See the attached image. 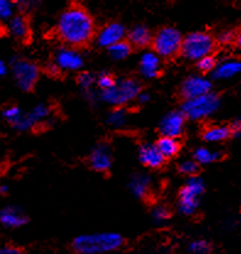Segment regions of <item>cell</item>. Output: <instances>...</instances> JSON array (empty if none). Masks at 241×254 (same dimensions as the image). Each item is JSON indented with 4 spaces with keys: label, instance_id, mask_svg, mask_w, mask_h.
Instances as JSON below:
<instances>
[{
    "label": "cell",
    "instance_id": "cell-1",
    "mask_svg": "<svg viewBox=\"0 0 241 254\" xmlns=\"http://www.w3.org/2000/svg\"><path fill=\"white\" fill-rule=\"evenodd\" d=\"M95 21L86 9L71 6L63 11L56 23V35L66 46L87 45L95 36Z\"/></svg>",
    "mask_w": 241,
    "mask_h": 254
},
{
    "label": "cell",
    "instance_id": "cell-2",
    "mask_svg": "<svg viewBox=\"0 0 241 254\" xmlns=\"http://www.w3.org/2000/svg\"><path fill=\"white\" fill-rule=\"evenodd\" d=\"M123 243V236L118 232L85 233L72 241V250L77 254H104L119 250Z\"/></svg>",
    "mask_w": 241,
    "mask_h": 254
},
{
    "label": "cell",
    "instance_id": "cell-3",
    "mask_svg": "<svg viewBox=\"0 0 241 254\" xmlns=\"http://www.w3.org/2000/svg\"><path fill=\"white\" fill-rule=\"evenodd\" d=\"M140 92H141V89L136 80L121 79L116 81L115 85L109 90L100 91L99 98L102 102L107 105L123 107L128 103H131L132 101L137 100Z\"/></svg>",
    "mask_w": 241,
    "mask_h": 254
},
{
    "label": "cell",
    "instance_id": "cell-4",
    "mask_svg": "<svg viewBox=\"0 0 241 254\" xmlns=\"http://www.w3.org/2000/svg\"><path fill=\"white\" fill-rule=\"evenodd\" d=\"M216 48V41L209 33L203 31H195L184 38L181 54L186 59L197 62L207 56H212Z\"/></svg>",
    "mask_w": 241,
    "mask_h": 254
},
{
    "label": "cell",
    "instance_id": "cell-5",
    "mask_svg": "<svg viewBox=\"0 0 241 254\" xmlns=\"http://www.w3.org/2000/svg\"><path fill=\"white\" fill-rule=\"evenodd\" d=\"M220 107V98L214 92L206 93L199 97L189 98L183 103L181 111L190 121H202L213 116Z\"/></svg>",
    "mask_w": 241,
    "mask_h": 254
},
{
    "label": "cell",
    "instance_id": "cell-6",
    "mask_svg": "<svg viewBox=\"0 0 241 254\" xmlns=\"http://www.w3.org/2000/svg\"><path fill=\"white\" fill-rule=\"evenodd\" d=\"M204 191V182L197 176L189 177L185 185L179 191L178 209L185 216H191L197 211L199 198Z\"/></svg>",
    "mask_w": 241,
    "mask_h": 254
},
{
    "label": "cell",
    "instance_id": "cell-7",
    "mask_svg": "<svg viewBox=\"0 0 241 254\" xmlns=\"http://www.w3.org/2000/svg\"><path fill=\"white\" fill-rule=\"evenodd\" d=\"M184 38L175 27H163L153 36V51L160 58H172L181 53Z\"/></svg>",
    "mask_w": 241,
    "mask_h": 254
},
{
    "label": "cell",
    "instance_id": "cell-8",
    "mask_svg": "<svg viewBox=\"0 0 241 254\" xmlns=\"http://www.w3.org/2000/svg\"><path fill=\"white\" fill-rule=\"evenodd\" d=\"M10 70L17 87L22 91H31L37 84L40 69L35 62L22 57H15L10 64Z\"/></svg>",
    "mask_w": 241,
    "mask_h": 254
},
{
    "label": "cell",
    "instance_id": "cell-9",
    "mask_svg": "<svg viewBox=\"0 0 241 254\" xmlns=\"http://www.w3.org/2000/svg\"><path fill=\"white\" fill-rule=\"evenodd\" d=\"M85 64L84 56L76 47L63 46L56 49L54 61L50 66V72L56 71H79Z\"/></svg>",
    "mask_w": 241,
    "mask_h": 254
},
{
    "label": "cell",
    "instance_id": "cell-10",
    "mask_svg": "<svg viewBox=\"0 0 241 254\" xmlns=\"http://www.w3.org/2000/svg\"><path fill=\"white\" fill-rule=\"evenodd\" d=\"M212 92V81L203 75H191L181 85V95L185 100L199 97Z\"/></svg>",
    "mask_w": 241,
    "mask_h": 254
},
{
    "label": "cell",
    "instance_id": "cell-11",
    "mask_svg": "<svg viewBox=\"0 0 241 254\" xmlns=\"http://www.w3.org/2000/svg\"><path fill=\"white\" fill-rule=\"evenodd\" d=\"M186 116L183 111H170L162 118L159 124V131L164 136L179 138L185 128Z\"/></svg>",
    "mask_w": 241,
    "mask_h": 254
},
{
    "label": "cell",
    "instance_id": "cell-12",
    "mask_svg": "<svg viewBox=\"0 0 241 254\" xmlns=\"http://www.w3.org/2000/svg\"><path fill=\"white\" fill-rule=\"evenodd\" d=\"M50 113V110L47 105L40 103L35 106L30 112L23 113L20 121L14 126V128L19 131H26L30 129L35 128L38 124H42L44 121H47Z\"/></svg>",
    "mask_w": 241,
    "mask_h": 254
},
{
    "label": "cell",
    "instance_id": "cell-13",
    "mask_svg": "<svg viewBox=\"0 0 241 254\" xmlns=\"http://www.w3.org/2000/svg\"><path fill=\"white\" fill-rule=\"evenodd\" d=\"M125 36L126 30L121 23L110 22L98 31L97 35H96V40H97L98 46L109 48L115 43L124 41Z\"/></svg>",
    "mask_w": 241,
    "mask_h": 254
},
{
    "label": "cell",
    "instance_id": "cell-14",
    "mask_svg": "<svg viewBox=\"0 0 241 254\" xmlns=\"http://www.w3.org/2000/svg\"><path fill=\"white\" fill-rule=\"evenodd\" d=\"M88 162L92 170L97 172H105L109 170L113 163V156H111L109 146L105 144H99L93 147L88 157Z\"/></svg>",
    "mask_w": 241,
    "mask_h": 254
},
{
    "label": "cell",
    "instance_id": "cell-15",
    "mask_svg": "<svg viewBox=\"0 0 241 254\" xmlns=\"http://www.w3.org/2000/svg\"><path fill=\"white\" fill-rule=\"evenodd\" d=\"M139 160L148 168H159L164 163L165 157L158 149L157 144L145 142L139 147Z\"/></svg>",
    "mask_w": 241,
    "mask_h": 254
},
{
    "label": "cell",
    "instance_id": "cell-16",
    "mask_svg": "<svg viewBox=\"0 0 241 254\" xmlns=\"http://www.w3.org/2000/svg\"><path fill=\"white\" fill-rule=\"evenodd\" d=\"M160 66H162L160 57L154 51L145 52L141 58H140V72L146 79H153V77L158 76L160 71Z\"/></svg>",
    "mask_w": 241,
    "mask_h": 254
},
{
    "label": "cell",
    "instance_id": "cell-17",
    "mask_svg": "<svg viewBox=\"0 0 241 254\" xmlns=\"http://www.w3.org/2000/svg\"><path fill=\"white\" fill-rule=\"evenodd\" d=\"M241 74V61L235 58H227L217 63L212 76L216 80H229Z\"/></svg>",
    "mask_w": 241,
    "mask_h": 254
},
{
    "label": "cell",
    "instance_id": "cell-18",
    "mask_svg": "<svg viewBox=\"0 0 241 254\" xmlns=\"http://www.w3.org/2000/svg\"><path fill=\"white\" fill-rule=\"evenodd\" d=\"M0 224L6 229H19L27 224V216L16 206H5L0 211Z\"/></svg>",
    "mask_w": 241,
    "mask_h": 254
},
{
    "label": "cell",
    "instance_id": "cell-19",
    "mask_svg": "<svg viewBox=\"0 0 241 254\" xmlns=\"http://www.w3.org/2000/svg\"><path fill=\"white\" fill-rule=\"evenodd\" d=\"M6 31L15 40L26 41L30 36L28 20L23 15H15L6 22Z\"/></svg>",
    "mask_w": 241,
    "mask_h": 254
},
{
    "label": "cell",
    "instance_id": "cell-20",
    "mask_svg": "<svg viewBox=\"0 0 241 254\" xmlns=\"http://www.w3.org/2000/svg\"><path fill=\"white\" fill-rule=\"evenodd\" d=\"M132 195L139 199H145L151 193L152 188V178L146 173H136L131 177L129 182Z\"/></svg>",
    "mask_w": 241,
    "mask_h": 254
},
{
    "label": "cell",
    "instance_id": "cell-21",
    "mask_svg": "<svg viewBox=\"0 0 241 254\" xmlns=\"http://www.w3.org/2000/svg\"><path fill=\"white\" fill-rule=\"evenodd\" d=\"M129 42L131 46L144 48V47L149 46L153 41V37L151 35V31L144 25H137L132 27L128 32Z\"/></svg>",
    "mask_w": 241,
    "mask_h": 254
},
{
    "label": "cell",
    "instance_id": "cell-22",
    "mask_svg": "<svg viewBox=\"0 0 241 254\" xmlns=\"http://www.w3.org/2000/svg\"><path fill=\"white\" fill-rule=\"evenodd\" d=\"M232 136V129L228 126H211L204 129L202 138L208 144H217Z\"/></svg>",
    "mask_w": 241,
    "mask_h": 254
},
{
    "label": "cell",
    "instance_id": "cell-23",
    "mask_svg": "<svg viewBox=\"0 0 241 254\" xmlns=\"http://www.w3.org/2000/svg\"><path fill=\"white\" fill-rule=\"evenodd\" d=\"M155 144H157L158 149L160 150V152H162L165 159L174 157L175 155H178L179 150H180L179 141L176 140V138H172V136L162 135Z\"/></svg>",
    "mask_w": 241,
    "mask_h": 254
},
{
    "label": "cell",
    "instance_id": "cell-24",
    "mask_svg": "<svg viewBox=\"0 0 241 254\" xmlns=\"http://www.w3.org/2000/svg\"><path fill=\"white\" fill-rule=\"evenodd\" d=\"M220 159V152L217 150L211 149L207 146L197 147L193 152V160L198 163V165H209L218 161Z\"/></svg>",
    "mask_w": 241,
    "mask_h": 254
},
{
    "label": "cell",
    "instance_id": "cell-25",
    "mask_svg": "<svg viewBox=\"0 0 241 254\" xmlns=\"http://www.w3.org/2000/svg\"><path fill=\"white\" fill-rule=\"evenodd\" d=\"M108 53L114 61H124L128 58L131 53V45L130 42L121 41V42L115 43L108 48Z\"/></svg>",
    "mask_w": 241,
    "mask_h": 254
},
{
    "label": "cell",
    "instance_id": "cell-26",
    "mask_svg": "<svg viewBox=\"0 0 241 254\" xmlns=\"http://www.w3.org/2000/svg\"><path fill=\"white\" fill-rule=\"evenodd\" d=\"M126 121H128V115H126L125 110L121 107L114 108L107 117L108 126L113 127V128H121L125 126Z\"/></svg>",
    "mask_w": 241,
    "mask_h": 254
},
{
    "label": "cell",
    "instance_id": "cell-27",
    "mask_svg": "<svg viewBox=\"0 0 241 254\" xmlns=\"http://www.w3.org/2000/svg\"><path fill=\"white\" fill-rule=\"evenodd\" d=\"M16 0H0V19L1 21L7 22L11 17H14L16 11Z\"/></svg>",
    "mask_w": 241,
    "mask_h": 254
},
{
    "label": "cell",
    "instance_id": "cell-28",
    "mask_svg": "<svg viewBox=\"0 0 241 254\" xmlns=\"http://www.w3.org/2000/svg\"><path fill=\"white\" fill-rule=\"evenodd\" d=\"M189 251L193 254H208L211 253L212 246L207 240L199 238V240L191 241L189 245Z\"/></svg>",
    "mask_w": 241,
    "mask_h": 254
},
{
    "label": "cell",
    "instance_id": "cell-29",
    "mask_svg": "<svg viewBox=\"0 0 241 254\" xmlns=\"http://www.w3.org/2000/svg\"><path fill=\"white\" fill-rule=\"evenodd\" d=\"M22 115V111L20 110L17 106H9V107H6L2 111V117H4V119L12 127L20 121Z\"/></svg>",
    "mask_w": 241,
    "mask_h": 254
},
{
    "label": "cell",
    "instance_id": "cell-30",
    "mask_svg": "<svg viewBox=\"0 0 241 254\" xmlns=\"http://www.w3.org/2000/svg\"><path fill=\"white\" fill-rule=\"evenodd\" d=\"M170 219V211L168 208L163 205H157L154 206L153 210H152V220L157 225H163L167 221H169Z\"/></svg>",
    "mask_w": 241,
    "mask_h": 254
},
{
    "label": "cell",
    "instance_id": "cell-31",
    "mask_svg": "<svg viewBox=\"0 0 241 254\" xmlns=\"http://www.w3.org/2000/svg\"><path fill=\"white\" fill-rule=\"evenodd\" d=\"M77 84H79V86L81 87L82 90L88 92L91 91L93 85L97 84V79H96L91 72L84 71L79 75V77H77Z\"/></svg>",
    "mask_w": 241,
    "mask_h": 254
},
{
    "label": "cell",
    "instance_id": "cell-32",
    "mask_svg": "<svg viewBox=\"0 0 241 254\" xmlns=\"http://www.w3.org/2000/svg\"><path fill=\"white\" fill-rule=\"evenodd\" d=\"M217 66V61L213 56H207L197 61V68L201 72L207 74V72H213Z\"/></svg>",
    "mask_w": 241,
    "mask_h": 254
},
{
    "label": "cell",
    "instance_id": "cell-33",
    "mask_svg": "<svg viewBox=\"0 0 241 254\" xmlns=\"http://www.w3.org/2000/svg\"><path fill=\"white\" fill-rule=\"evenodd\" d=\"M198 170V163L195 160H185L179 165V171L188 177H193Z\"/></svg>",
    "mask_w": 241,
    "mask_h": 254
},
{
    "label": "cell",
    "instance_id": "cell-34",
    "mask_svg": "<svg viewBox=\"0 0 241 254\" xmlns=\"http://www.w3.org/2000/svg\"><path fill=\"white\" fill-rule=\"evenodd\" d=\"M115 80H114V77L111 76V75L107 74V72H104V74H100L99 76L97 77V86L98 89L102 90V91H104V90H109L110 87H113L114 85H115Z\"/></svg>",
    "mask_w": 241,
    "mask_h": 254
},
{
    "label": "cell",
    "instance_id": "cell-35",
    "mask_svg": "<svg viewBox=\"0 0 241 254\" xmlns=\"http://www.w3.org/2000/svg\"><path fill=\"white\" fill-rule=\"evenodd\" d=\"M16 2L22 11H31L40 5L41 0H16Z\"/></svg>",
    "mask_w": 241,
    "mask_h": 254
},
{
    "label": "cell",
    "instance_id": "cell-36",
    "mask_svg": "<svg viewBox=\"0 0 241 254\" xmlns=\"http://www.w3.org/2000/svg\"><path fill=\"white\" fill-rule=\"evenodd\" d=\"M235 37H237V35H234L232 31H224L219 35L218 41L220 45H230V43L235 42Z\"/></svg>",
    "mask_w": 241,
    "mask_h": 254
},
{
    "label": "cell",
    "instance_id": "cell-37",
    "mask_svg": "<svg viewBox=\"0 0 241 254\" xmlns=\"http://www.w3.org/2000/svg\"><path fill=\"white\" fill-rule=\"evenodd\" d=\"M232 129V135L237 139H241V118L237 119L230 127Z\"/></svg>",
    "mask_w": 241,
    "mask_h": 254
},
{
    "label": "cell",
    "instance_id": "cell-38",
    "mask_svg": "<svg viewBox=\"0 0 241 254\" xmlns=\"http://www.w3.org/2000/svg\"><path fill=\"white\" fill-rule=\"evenodd\" d=\"M0 254H22V252L14 246H4L0 250Z\"/></svg>",
    "mask_w": 241,
    "mask_h": 254
},
{
    "label": "cell",
    "instance_id": "cell-39",
    "mask_svg": "<svg viewBox=\"0 0 241 254\" xmlns=\"http://www.w3.org/2000/svg\"><path fill=\"white\" fill-rule=\"evenodd\" d=\"M9 70H10V66L7 65V64L5 63L4 61L0 62V75H1V76H4V75H6Z\"/></svg>",
    "mask_w": 241,
    "mask_h": 254
},
{
    "label": "cell",
    "instance_id": "cell-40",
    "mask_svg": "<svg viewBox=\"0 0 241 254\" xmlns=\"http://www.w3.org/2000/svg\"><path fill=\"white\" fill-rule=\"evenodd\" d=\"M137 100H139V102L141 103H147L149 101V95L147 92H140Z\"/></svg>",
    "mask_w": 241,
    "mask_h": 254
},
{
    "label": "cell",
    "instance_id": "cell-41",
    "mask_svg": "<svg viewBox=\"0 0 241 254\" xmlns=\"http://www.w3.org/2000/svg\"><path fill=\"white\" fill-rule=\"evenodd\" d=\"M235 43H237V46L241 49V28L239 30V32L237 33V37H235Z\"/></svg>",
    "mask_w": 241,
    "mask_h": 254
},
{
    "label": "cell",
    "instance_id": "cell-42",
    "mask_svg": "<svg viewBox=\"0 0 241 254\" xmlns=\"http://www.w3.org/2000/svg\"><path fill=\"white\" fill-rule=\"evenodd\" d=\"M6 190H7V187L6 186H1V193L2 194L6 193Z\"/></svg>",
    "mask_w": 241,
    "mask_h": 254
}]
</instances>
